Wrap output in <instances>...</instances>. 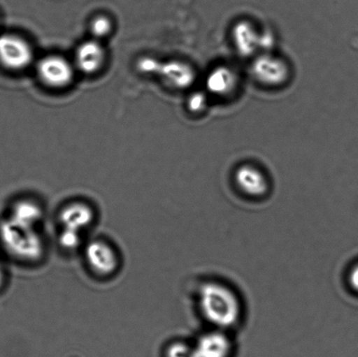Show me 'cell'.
<instances>
[{"label":"cell","instance_id":"cell-10","mask_svg":"<svg viewBox=\"0 0 358 357\" xmlns=\"http://www.w3.org/2000/svg\"><path fill=\"white\" fill-rule=\"evenodd\" d=\"M5 215L17 222L40 227L44 212L41 205L34 199L20 198L9 206Z\"/></svg>","mask_w":358,"mask_h":357},{"label":"cell","instance_id":"cell-9","mask_svg":"<svg viewBox=\"0 0 358 357\" xmlns=\"http://www.w3.org/2000/svg\"><path fill=\"white\" fill-rule=\"evenodd\" d=\"M153 75L159 76L167 85L173 87L187 86L192 80L191 69L184 62L175 61H161L157 59Z\"/></svg>","mask_w":358,"mask_h":357},{"label":"cell","instance_id":"cell-15","mask_svg":"<svg viewBox=\"0 0 358 357\" xmlns=\"http://www.w3.org/2000/svg\"><path fill=\"white\" fill-rule=\"evenodd\" d=\"M348 279L350 288L358 293V263L350 269Z\"/></svg>","mask_w":358,"mask_h":357},{"label":"cell","instance_id":"cell-13","mask_svg":"<svg viewBox=\"0 0 358 357\" xmlns=\"http://www.w3.org/2000/svg\"><path fill=\"white\" fill-rule=\"evenodd\" d=\"M90 29L93 38L101 41L112 33V30H113V23H112L110 17L107 16H96L91 20Z\"/></svg>","mask_w":358,"mask_h":357},{"label":"cell","instance_id":"cell-1","mask_svg":"<svg viewBox=\"0 0 358 357\" xmlns=\"http://www.w3.org/2000/svg\"><path fill=\"white\" fill-rule=\"evenodd\" d=\"M0 249L13 261L35 263L44 256L45 240L40 227L17 222L3 215L0 218Z\"/></svg>","mask_w":358,"mask_h":357},{"label":"cell","instance_id":"cell-11","mask_svg":"<svg viewBox=\"0 0 358 357\" xmlns=\"http://www.w3.org/2000/svg\"><path fill=\"white\" fill-rule=\"evenodd\" d=\"M235 178L241 191L251 197H262L268 190V183L265 175L255 167H241Z\"/></svg>","mask_w":358,"mask_h":357},{"label":"cell","instance_id":"cell-2","mask_svg":"<svg viewBox=\"0 0 358 357\" xmlns=\"http://www.w3.org/2000/svg\"><path fill=\"white\" fill-rule=\"evenodd\" d=\"M199 305L203 316L217 330L234 326L241 317V307L236 293L220 283L208 282L201 286Z\"/></svg>","mask_w":358,"mask_h":357},{"label":"cell","instance_id":"cell-8","mask_svg":"<svg viewBox=\"0 0 358 357\" xmlns=\"http://www.w3.org/2000/svg\"><path fill=\"white\" fill-rule=\"evenodd\" d=\"M96 213L91 205L83 201L69 203L59 212V222L62 229L83 233L93 225Z\"/></svg>","mask_w":358,"mask_h":357},{"label":"cell","instance_id":"cell-7","mask_svg":"<svg viewBox=\"0 0 358 357\" xmlns=\"http://www.w3.org/2000/svg\"><path fill=\"white\" fill-rule=\"evenodd\" d=\"M196 357H234V347L231 338L222 330L207 332L194 345Z\"/></svg>","mask_w":358,"mask_h":357},{"label":"cell","instance_id":"cell-6","mask_svg":"<svg viewBox=\"0 0 358 357\" xmlns=\"http://www.w3.org/2000/svg\"><path fill=\"white\" fill-rule=\"evenodd\" d=\"M106 59V49L101 41L91 38L76 48L73 63L76 71L78 70L85 75H94L103 68Z\"/></svg>","mask_w":358,"mask_h":357},{"label":"cell","instance_id":"cell-5","mask_svg":"<svg viewBox=\"0 0 358 357\" xmlns=\"http://www.w3.org/2000/svg\"><path fill=\"white\" fill-rule=\"evenodd\" d=\"M84 255L91 270L101 277H110L120 267V258L117 249L103 240L91 241L87 245Z\"/></svg>","mask_w":358,"mask_h":357},{"label":"cell","instance_id":"cell-16","mask_svg":"<svg viewBox=\"0 0 358 357\" xmlns=\"http://www.w3.org/2000/svg\"><path fill=\"white\" fill-rule=\"evenodd\" d=\"M7 283V269L5 264V261L3 260L1 255H0V293L3 289L6 288Z\"/></svg>","mask_w":358,"mask_h":357},{"label":"cell","instance_id":"cell-4","mask_svg":"<svg viewBox=\"0 0 358 357\" xmlns=\"http://www.w3.org/2000/svg\"><path fill=\"white\" fill-rule=\"evenodd\" d=\"M76 69L73 63L62 55L45 56L37 62L38 79L44 85L55 89H62L71 85Z\"/></svg>","mask_w":358,"mask_h":357},{"label":"cell","instance_id":"cell-14","mask_svg":"<svg viewBox=\"0 0 358 357\" xmlns=\"http://www.w3.org/2000/svg\"><path fill=\"white\" fill-rule=\"evenodd\" d=\"M82 234L68 229H62L59 237L61 247L66 250L73 251L80 247L82 244Z\"/></svg>","mask_w":358,"mask_h":357},{"label":"cell","instance_id":"cell-12","mask_svg":"<svg viewBox=\"0 0 358 357\" xmlns=\"http://www.w3.org/2000/svg\"><path fill=\"white\" fill-rule=\"evenodd\" d=\"M256 72L262 79L266 82H279L282 80V77L285 73V68L279 61L273 59H263L259 62Z\"/></svg>","mask_w":358,"mask_h":357},{"label":"cell","instance_id":"cell-3","mask_svg":"<svg viewBox=\"0 0 358 357\" xmlns=\"http://www.w3.org/2000/svg\"><path fill=\"white\" fill-rule=\"evenodd\" d=\"M34 58V48L26 38L15 34L0 35V65L12 72L28 68Z\"/></svg>","mask_w":358,"mask_h":357}]
</instances>
